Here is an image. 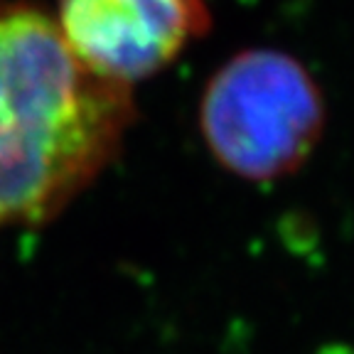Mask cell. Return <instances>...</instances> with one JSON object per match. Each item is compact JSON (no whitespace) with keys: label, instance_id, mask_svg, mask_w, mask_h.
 Listing matches in <instances>:
<instances>
[{"label":"cell","instance_id":"cell-3","mask_svg":"<svg viewBox=\"0 0 354 354\" xmlns=\"http://www.w3.org/2000/svg\"><path fill=\"white\" fill-rule=\"evenodd\" d=\"M57 25L82 64L133 86L209 30L205 0H57Z\"/></svg>","mask_w":354,"mask_h":354},{"label":"cell","instance_id":"cell-1","mask_svg":"<svg viewBox=\"0 0 354 354\" xmlns=\"http://www.w3.org/2000/svg\"><path fill=\"white\" fill-rule=\"evenodd\" d=\"M131 86L79 62L55 15L0 0V227L55 219L116 160Z\"/></svg>","mask_w":354,"mask_h":354},{"label":"cell","instance_id":"cell-2","mask_svg":"<svg viewBox=\"0 0 354 354\" xmlns=\"http://www.w3.org/2000/svg\"><path fill=\"white\" fill-rule=\"evenodd\" d=\"M325 128V101L310 72L286 52L246 50L209 79L199 131L224 170L251 183L295 172Z\"/></svg>","mask_w":354,"mask_h":354}]
</instances>
